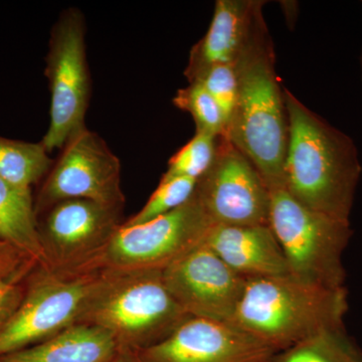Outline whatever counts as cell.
I'll return each mask as SVG.
<instances>
[{
	"instance_id": "cell-1",
	"label": "cell",
	"mask_w": 362,
	"mask_h": 362,
	"mask_svg": "<svg viewBox=\"0 0 362 362\" xmlns=\"http://www.w3.org/2000/svg\"><path fill=\"white\" fill-rule=\"evenodd\" d=\"M289 137L285 190L313 211L349 221L361 165L354 141L284 89Z\"/></svg>"
},
{
	"instance_id": "cell-2",
	"label": "cell",
	"mask_w": 362,
	"mask_h": 362,
	"mask_svg": "<svg viewBox=\"0 0 362 362\" xmlns=\"http://www.w3.org/2000/svg\"><path fill=\"white\" fill-rule=\"evenodd\" d=\"M235 66L237 104L225 136L254 164L271 192L284 188L289 124L266 23Z\"/></svg>"
},
{
	"instance_id": "cell-3",
	"label": "cell",
	"mask_w": 362,
	"mask_h": 362,
	"mask_svg": "<svg viewBox=\"0 0 362 362\" xmlns=\"http://www.w3.org/2000/svg\"><path fill=\"white\" fill-rule=\"evenodd\" d=\"M346 288L329 289L292 275L247 280L230 324L279 351L344 326Z\"/></svg>"
},
{
	"instance_id": "cell-4",
	"label": "cell",
	"mask_w": 362,
	"mask_h": 362,
	"mask_svg": "<svg viewBox=\"0 0 362 362\" xmlns=\"http://www.w3.org/2000/svg\"><path fill=\"white\" fill-rule=\"evenodd\" d=\"M101 279L78 324L110 332L121 351L162 341L189 315L171 296L162 271L100 272Z\"/></svg>"
},
{
	"instance_id": "cell-5",
	"label": "cell",
	"mask_w": 362,
	"mask_h": 362,
	"mask_svg": "<svg viewBox=\"0 0 362 362\" xmlns=\"http://www.w3.org/2000/svg\"><path fill=\"white\" fill-rule=\"evenodd\" d=\"M270 226L290 275L329 289L345 288L343 254L352 235L349 221L313 211L280 188L271 192Z\"/></svg>"
},
{
	"instance_id": "cell-6",
	"label": "cell",
	"mask_w": 362,
	"mask_h": 362,
	"mask_svg": "<svg viewBox=\"0 0 362 362\" xmlns=\"http://www.w3.org/2000/svg\"><path fill=\"white\" fill-rule=\"evenodd\" d=\"M100 279V272L37 266L26 279L21 303L0 325V356L45 341L80 323Z\"/></svg>"
},
{
	"instance_id": "cell-7",
	"label": "cell",
	"mask_w": 362,
	"mask_h": 362,
	"mask_svg": "<svg viewBox=\"0 0 362 362\" xmlns=\"http://www.w3.org/2000/svg\"><path fill=\"white\" fill-rule=\"evenodd\" d=\"M213 226L194 194L159 218L121 226L101 251L74 272L163 271L201 245Z\"/></svg>"
},
{
	"instance_id": "cell-8",
	"label": "cell",
	"mask_w": 362,
	"mask_h": 362,
	"mask_svg": "<svg viewBox=\"0 0 362 362\" xmlns=\"http://www.w3.org/2000/svg\"><path fill=\"white\" fill-rule=\"evenodd\" d=\"M85 28L83 13L73 7L62 13L52 30L45 66L51 121L42 140L49 153L63 148L71 136L86 127L90 85Z\"/></svg>"
},
{
	"instance_id": "cell-9",
	"label": "cell",
	"mask_w": 362,
	"mask_h": 362,
	"mask_svg": "<svg viewBox=\"0 0 362 362\" xmlns=\"http://www.w3.org/2000/svg\"><path fill=\"white\" fill-rule=\"evenodd\" d=\"M68 199H89L121 207L125 204L120 160L106 142L87 127L71 136L45 175L35 201V216Z\"/></svg>"
},
{
	"instance_id": "cell-10",
	"label": "cell",
	"mask_w": 362,
	"mask_h": 362,
	"mask_svg": "<svg viewBox=\"0 0 362 362\" xmlns=\"http://www.w3.org/2000/svg\"><path fill=\"white\" fill-rule=\"evenodd\" d=\"M195 197L214 225L270 226L271 190L254 164L225 135Z\"/></svg>"
},
{
	"instance_id": "cell-11",
	"label": "cell",
	"mask_w": 362,
	"mask_h": 362,
	"mask_svg": "<svg viewBox=\"0 0 362 362\" xmlns=\"http://www.w3.org/2000/svg\"><path fill=\"white\" fill-rule=\"evenodd\" d=\"M123 207L89 199H68L37 216L44 267L77 271L98 254L122 226Z\"/></svg>"
},
{
	"instance_id": "cell-12",
	"label": "cell",
	"mask_w": 362,
	"mask_h": 362,
	"mask_svg": "<svg viewBox=\"0 0 362 362\" xmlns=\"http://www.w3.org/2000/svg\"><path fill=\"white\" fill-rule=\"evenodd\" d=\"M171 296L190 317L230 322L246 279L202 243L162 271Z\"/></svg>"
},
{
	"instance_id": "cell-13",
	"label": "cell",
	"mask_w": 362,
	"mask_h": 362,
	"mask_svg": "<svg viewBox=\"0 0 362 362\" xmlns=\"http://www.w3.org/2000/svg\"><path fill=\"white\" fill-rule=\"evenodd\" d=\"M274 352L230 323L189 317L135 356L139 362H265Z\"/></svg>"
},
{
	"instance_id": "cell-14",
	"label": "cell",
	"mask_w": 362,
	"mask_h": 362,
	"mask_svg": "<svg viewBox=\"0 0 362 362\" xmlns=\"http://www.w3.org/2000/svg\"><path fill=\"white\" fill-rule=\"evenodd\" d=\"M265 2L259 0H218L209 30L190 52L185 69L187 80L211 66L238 63L247 45L266 23Z\"/></svg>"
},
{
	"instance_id": "cell-15",
	"label": "cell",
	"mask_w": 362,
	"mask_h": 362,
	"mask_svg": "<svg viewBox=\"0 0 362 362\" xmlns=\"http://www.w3.org/2000/svg\"><path fill=\"white\" fill-rule=\"evenodd\" d=\"M202 243L246 280L290 274L270 226L214 225Z\"/></svg>"
},
{
	"instance_id": "cell-16",
	"label": "cell",
	"mask_w": 362,
	"mask_h": 362,
	"mask_svg": "<svg viewBox=\"0 0 362 362\" xmlns=\"http://www.w3.org/2000/svg\"><path fill=\"white\" fill-rule=\"evenodd\" d=\"M120 351L108 331L76 324L49 339L0 356V362H109Z\"/></svg>"
},
{
	"instance_id": "cell-17",
	"label": "cell",
	"mask_w": 362,
	"mask_h": 362,
	"mask_svg": "<svg viewBox=\"0 0 362 362\" xmlns=\"http://www.w3.org/2000/svg\"><path fill=\"white\" fill-rule=\"evenodd\" d=\"M0 240H6L44 265L32 192L13 187L0 177Z\"/></svg>"
},
{
	"instance_id": "cell-18",
	"label": "cell",
	"mask_w": 362,
	"mask_h": 362,
	"mask_svg": "<svg viewBox=\"0 0 362 362\" xmlns=\"http://www.w3.org/2000/svg\"><path fill=\"white\" fill-rule=\"evenodd\" d=\"M52 166L42 141H18L0 136V177L13 187L32 192L33 185L45 178Z\"/></svg>"
},
{
	"instance_id": "cell-19",
	"label": "cell",
	"mask_w": 362,
	"mask_h": 362,
	"mask_svg": "<svg viewBox=\"0 0 362 362\" xmlns=\"http://www.w3.org/2000/svg\"><path fill=\"white\" fill-rule=\"evenodd\" d=\"M265 362H362V354L343 326L274 352Z\"/></svg>"
},
{
	"instance_id": "cell-20",
	"label": "cell",
	"mask_w": 362,
	"mask_h": 362,
	"mask_svg": "<svg viewBox=\"0 0 362 362\" xmlns=\"http://www.w3.org/2000/svg\"><path fill=\"white\" fill-rule=\"evenodd\" d=\"M220 136L197 131L194 137L171 157L161 180L190 177L199 180L213 164Z\"/></svg>"
},
{
	"instance_id": "cell-21",
	"label": "cell",
	"mask_w": 362,
	"mask_h": 362,
	"mask_svg": "<svg viewBox=\"0 0 362 362\" xmlns=\"http://www.w3.org/2000/svg\"><path fill=\"white\" fill-rule=\"evenodd\" d=\"M197 180L190 177L160 180L156 192L144 206L122 223L125 226L140 225L175 211L189 201L194 194Z\"/></svg>"
},
{
	"instance_id": "cell-22",
	"label": "cell",
	"mask_w": 362,
	"mask_h": 362,
	"mask_svg": "<svg viewBox=\"0 0 362 362\" xmlns=\"http://www.w3.org/2000/svg\"><path fill=\"white\" fill-rule=\"evenodd\" d=\"M173 103L194 118L197 131L214 136L226 133V123L220 107L209 92L199 83H189L176 93Z\"/></svg>"
},
{
	"instance_id": "cell-23",
	"label": "cell",
	"mask_w": 362,
	"mask_h": 362,
	"mask_svg": "<svg viewBox=\"0 0 362 362\" xmlns=\"http://www.w3.org/2000/svg\"><path fill=\"white\" fill-rule=\"evenodd\" d=\"M188 82L199 83L211 94L223 113L226 129L237 104L238 77L235 66H209Z\"/></svg>"
},
{
	"instance_id": "cell-24",
	"label": "cell",
	"mask_w": 362,
	"mask_h": 362,
	"mask_svg": "<svg viewBox=\"0 0 362 362\" xmlns=\"http://www.w3.org/2000/svg\"><path fill=\"white\" fill-rule=\"evenodd\" d=\"M40 265L37 259L11 243L0 240V281L28 275Z\"/></svg>"
},
{
	"instance_id": "cell-25",
	"label": "cell",
	"mask_w": 362,
	"mask_h": 362,
	"mask_svg": "<svg viewBox=\"0 0 362 362\" xmlns=\"http://www.w3.org/2000/svg\"><path fill=\"white\" fill-rule=\"evenodd\" d=\"M30 274L18 276V277L9 279V280L0 281V307L16 292L20 291L21 288L25 286L26 278L30 276Z\"/></svg>"
},
{
	"instance_id": "cell-26",
	"label": "cell",
	"mask_w": 362,
	"mask_h": 362,
	"mask_svg": "<svg viewBox=\"0 0 362 362\" xmlns=\"http://www.w3.org/2000/svg\"><path fill=\"white\" fill-rule=\"evenodd\" d=\"M25 285L23 288L13 295L8 300L0 307V325L8 318L13 311L16 310V307L21 303V299H23V293H25Z\"/></svg>"
},
{
	"instance_id": "cell-27",
	"label": "cell",
	"mask_w": 362,
	"mask_h": 362,
	"mask_svg": "<svg viewBox=\"0 0 362 362\" xmlns=\"http://www.w3.org/2000/svg\"><path fill=\"white\" fill-rule=\"evenodd\" d=\"M109 362H139L137 357L133 352L120 351L116 357H114L111 361Z\"/></svg>"
},
{
	"instance_id": "cell-28",
	"label": "cell",
	"mask_w": 362,
	"mask_h": 362,
	"mask_svg": "<svg viewBox=\"0 0 362 362\" xmlns=\"http://www.w3.org/2000/svg\"><path fill=\"white\" fill-rule=\"evenodd\" d=\"M361 65H362V59H361Z\"/></svg>"
}]
</instances>
